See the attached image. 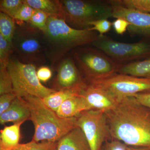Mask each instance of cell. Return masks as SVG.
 Listing matches in <instances>:
<instances>
[{
    "label": "cell",
    "instance_id": "obj_1",
    "mask_svg": "<svg viewBox=\"0 0 150 150\" xmlns=\"http://www.w3.org/2000/svg\"><path fill=\"white\" fill-rule=\"evenodd\" d=\"M105 113L112 139L130 146L150 148L149 108L130 96Z\"/></svg>",
    "mask_w": 150,
    "mask_h": 150
},
{
    "label": "cell",
    "instance_id": "obj_2",
    "mask_svg": "<svg viewBox=\"0 0 150 150\" xmlns=\"http://www.w3.org/2000/svg\"><path fill=\"white\" fill-rule=\"evenodd\" d=\"M43 33L46 59L54 64L71 50L91 44L99 35L89 28L77 29L71 27L64 19L49 16Z\"/></svg>",
    "mask_w": 150,
    "mask_h": 150
},
{
    "label": "cell",
    "instance_id": "obj_3",
    "mask_svg": "<svg viewBox=\"0 0 150 150\" xmlns=\"http://www.w3.org/2000/svg\"><path fill=\"white\" fill-rule=\"evenodd\" d=\"M29 108L30 120L34 126L32 141L36 142H58L67 133L77 127L76 118H61L48 108L43 100L28 96L22 98Z\"/></svg>",
    "mask_w": 150,
    "mask_h": 150
},
{
    "label": "cell",
    "instance_id": "obj_4",
    "mask_svg": "<svg viewBox=\"0 0 150 150\" xmlns=\"http://www.w3.org/2000/svg\"><path fill=\"white\" fill-rule=\"evenodd\" d=\"M64 19L77 29L90 28L92 22L112 17V8L108 2L83 0L60 1Z\"/></svg>",
    "mask_w": 150,
    "mask_h": 150
},
{
    "label": "cell",
    "instance_id": "obj_5",
    "mask_svg": "<svg viewBox=\"0 0 150 150\" xmlns=\"http://www.w3.org/2000/svg\"><path fill=\"white\" fill-rule=\"evenodd\" d=\"M12 40L13 51L19 61L26 64H43L46 62L43 35L28 23H17Z\"/></svg>",
    "mask_w": 150,
    "mask_h": 150
},
{
    "label": "cell",
    "instance_id": "obj_6",
    "mask_svg": "<svg viewBox=\"0 0 150 150\" xmlns=\"http://www.w3.org/2000/svg\"><path fill=\"white\" fill-rule=\"evenodd\" d=\"M7 69L12 81L13 93L17 97L32 96L43 99L57 91L40 83L34 65L24 64L11 57Z\"/></svg>",
    "mask_w": 150,
    "mask_h": 150
},
{
    "label": "cell",
    "instance_id": "obj_7",
    "mask_svg": "<svg viewBox=\"0 0 150 150\" xmlns=\"http://www.w3.org/2000/svg\"><path fill=\"white\" fill-rule=\"evenodd\" d=\"M74 61L86 81L107 77L118 72L120 65L97 48L80 47L72 51Z\"/></svg>",
    "mask_w": 150,
    "mask_h": 150
},
{
    "label": "cell",
    "instance_id": "obj_8",
    "mask_svg": "<svg viewBox=\"0 0 150 150\" xmlns=\"http://www.w3.org/2000/svg\"><path fill=\"white\" fill-rule=\"evenodd\" d=\"M77 126L85 135L91 150H101L105 142L112 139L105 112L102 110H85L76 117Z\"/></svg>",
    "mask_w": 150,
    "mask_h": 150
},
{
    "label": "cell",
    "instance_id": "obj_9",
    "mask_svg": "<svg viewBox=\"0 0 150 150\" xmlns=\"http://www.w3.org/2000/svg\"><path fill=\"white\" fill-rule=\"evenodd\" d=\"M91 45L118 63L150 56V43L146 41L133 43H121L105 35H98L97 39Z\"/></svg>",
    "mask_w": 150,
    "mask_h": 150
},
{
    "label": "cell",
    "instance_id": "obj_10",
    "mask_svg": "<svg viewBox=\"0 0 150 150\" xmlns=\"http://www.w3.org/2000/svg\"><path fill=\"white\" fill-rule=\"evenodd\" d=\"M86 82L101 87L119 100L140 93H150V80L117 73L107 77Z\"/></svg>",
    "mask_w": 150,
    "mask_h": 150
},
{
    "label": "cell",
    "instance_id": "obj_11",
    "mask_svg": "<svg viewBox=\"0 0 150 150\" xmlns=\"http://www.w3.org/2000/svg\"><path fill=\"white\" fill-rule=\"evenodd\" d=\"M112 8V17L122 18L130 23L128 28L132 35L150 36V13L128 8L119 1H108Z\"/></svg>",
    "mask_w": 150,
    "mask_h": 150
},
{
    "label": "cell",
    "instance_id": "obj_12",
    "mask_svg": "<svg viewBox=\"0 0 150 150\" xmlns=\"http://www.w3.org/2000/svg\"><path fill=\"white\" fill-rule=\"evenodd\" d=\"M80 95L91 109L102 110L105 112L115 108L119 101L112 93L94 83H86L81 91Z\"/></svg>",
    "mask_w": 150,
    "mask_h": 150
},
{
    "label": "cell",
    "instance_id": "obj_13",
    "mask_svg": "<svg viewBox=\"0 0 150 150\" xmlns=\"http://www.w3.org/2000/svg\"><path fill=\"white\" fill-rule=\"evenodd\" d=\"M56 83L59 91L66 89L83 88L86 83L73 58L67 57L60 63Z\"/></svg>",
    "mask_w": 150,
    "mask_h": 150
},
{
    "label": "cell",
    "instance_id": "obj_14",
    "mask_svg": "<svg viewBox=\"0 0 150 150\" xmlns=\"http://www.w3.org/2000/svg\"><path fill=\"white\" fill-rule=\"evenodd\" d=\"M29 108L22 98L16 97L7 110L0 115V123L4 125L8 122L13 123L24 122L30 120Z\"/></svg>",
    "mask_w": 150,
    "mask_h": 150
},
{
    "label": "cell",
    "instance_id": "obj_15",
    "mask_svg": "<svg viewBox=\"0 0 150 150\" xmlns=\"http://www.w3.org/2000/svg\"><path fill=\"white\" fill-rule=\"evenodd\" d=\"M56 150H91L82 130L76 127L58 142Z\"/></svg>",
    "mask_w": 150,
    "mask_h": 150
},
{
    "label": "cell",
    "instance_id": "obj_16",
    "mask_svg": "<svg viewBox=\"0 0 150 150\" xmlns=\"http://www.w3.org/2000/svg\"><path fill=\"white\" fill-rule=\"evenodd\" d=\"M91 110L81 95L67 99L59 107L56 112L61 118H74L85 110Z\"/></svg>",
    "mask_w": 150,
    "mask_h": 150
},
{
    "label": "cell",
    "instance_id": "obj_17",
    "mask_svg": "<svg viewBox=\"0 0 150 150\" xmlns=\"http://www.w3.org/2000/svg\"><path fill=\"white\" fill-rule=\"evenodd\" d=\"M23 122L5 126L0 131V150L13 149L19 144L20 127Z\"/></svg>",
    "mask_w": 150,
    "mask_h": 150
},
{
    "label": "cell",
    "instance_id": "obj_18",
    "mask_svg": "<svg viewBox=\"0 0 150 150\" xmlns=\"http://www.w3.org/2000/svg\"><path fill=\"white\" fill-rule=\"evenodd\" d=\"M119 74L150 80V56L140 61L120 65Z\"/></svg>",
    "mask_w": 150,
    "mask_h": 150
},
{
    "label": "cell",
    "instance_id": "obj_19",
    "mask_svg": "<svg viewBox=\"0 0 150 150\" xmlns=\"http://www.w3.org/2000/svg\"><path fill=\"white\" fill-rule=\"evenodd\" d=\"M83 88L66 89L57 91L42 100L48 108L56 112L61 105L67 99L80 95Z\"/></svg>",
    "mask_w": 150,
    "mask_h": 150
},
{
    "label": "cell",
    "instance_id": "obj_20",
    "mask_svg": "<svg viewBox=\"0 0 150 150\" xmlns=\"http://www.w3.org/2000/svg\"><path fill=\"white\" fill-rule=\"evenodd\" d=\"M35 10L48 14L50 16H56L64 19V13L60 1L56 0H23Z\"/></svg>",
    "mask_w": 150,
    "mask_h": 150
},
{
    "label": "cell",
    "instance_id": "obj_21",
    "mask_svg": "<svg viewBox=\"0 0 150 150\" xmlns=\"http://www.w3.org/2000/svg\"><path fill=\"white\" fill-rule=\"evenodd\" d=\"M16 28L14 20L5 13H0V34L8 42H12Z\"/></svg>",
    "mask_w": 150,
    "mask_h": 150
},
{
    "label": "cell",
    "instance_id": "obj_22",
    "mask_svg": "<svg viewBox=\"0 0 150 150\" xmlns=\"http://www.w3.org/2000/svg\"><path fill=\"white\" fill-rule=\"evenodd\" d=\"M12 43L0 34V69L7 68L8 66L11 54L13 52Z\"/></svg>",
    "mask_w": 150,
    "mask_h": 150
},
{
    "label": "cell",
    "instance_id": "obj_23",
    "mask_svg": "<svg viewBox=\"0 0 150 150\" xmlns=\"http://www.w3.org/2000/svg\"><path fill=\"white\" fill-rule=\"evenodd\" d=\"M58 142H36L31 141L26 144H19L17 150H56Z\"/></svg>",
    "mask_w": 150,
    "mask_h": 150
},
{
    "label": "cell",
    "instance_id": "obj_24",
    "mask_svg": "<svg viewBox=\"0 0 150 150\" xmlns=\"http://www.w3.org/2000/svg\"><path fill=\"white\" fill-rule=\"evenodd\" d=\"M23 4V1L21 0H1V12L5 13L13 19Z\"/></svg>",
    "mask_w": 150,
    "mask_h": 150
},
{
    "label": "cell",
    "instance_id": "obj_25",
    "mask_svg": "<svg viewBox=\"0 0 150 150\" xmlns=\"http://www.w3.org/2000/svg\"><path fill=\"white\" fill-rule=\"evenodd\" d=\"M13 92L12 81L7 69H0V95Z\"/></svg>",
    "mask_w": 150,
    "mask_h": 150
},
{
    "label": "cell",
    "instance_id": "obj_26",
    "mask_svg": "<svg viewBox=\"0 0 150 150\" xmlns=\"http://www.w3.org/2000/svg\"><path fill=\"white\" fill-rule=\"evenodd\" d=\"M36 11V10L23 2L21 7L14 17L13 19L16 23H28Z\"/></svg>",
    "mask_w": 150,
    "mask_h": 150
},
{
    "label": "cell",
    "instance_id": "obj_27",
    "mask_svg": "<svg viewBox=\"0 0 150 150\" xmlns=\"http://www.w3.org/2000/svg\"><path fill=\"white\" fill-rule=\"evenodd\" d=\"M121 4L128 8L134 9L150 13V0H119Z\"/></svg>",
    "mask_w": 150,
    "mask_h": 150
},
{
    "label": "cell",
    "instance_id": "obj_28",
    "mask_svg": "<svg viewBox=\"0 0 150 150\" xmlns=\"http://www.w3.org/2000/svg\"><path fill=\"white\" fill-rule=\"evenodd\" d=\"M49 16L48 14L36 10L28 23L33 27L42 30L46 27Z\"/></svg>",
    "mask_w": 150,
    "mask_h": 150
},
{
    "label": "cell",
    "instance_id": "obj_29",
    "mask_svg": "<svg viewBox=\"0 0 150 150\" xmlns=\"http://www.w3.org/2000/svg\"><path fill=\"white\" fill-rule=\"evenodd\" d=\"M90 30L93 31H98L99 36H102L110 30L112 26V22L108 19H101L92 22L89 24Z\"/></svg>",
    "mask_w": 150,
    "mask_h": 150
},
{
    "label": "cell",
    "instance_id": "obj_30",
    "mask_svg": "<svg viewBox=\"0 0 150 150\" xmlns=\"http://www.w3.org/2000/svg\"><path fill=\"white\" fill-rule=\"evenodd\" d=\"M17 97L13 93L4 94L0 96V115L8 109Z\"/></svg>",
    "mask_w": 150,
    "mask_h": 150
},
{
    "label": "cell",
    "instance_id": "obj_31",
    "mask_svg": "<svg viewBox=\"0 0 150 150\" xmlns=\"http://www.w3.org/2000/svg\"><path fill=\"white\" fill-rule=\"evenodd\" d=\"M128 146L118 140H108L103 145L101 150H126Z\"/></svg>",
    "mask_w": 150,
    "mask_h": 150
},
{
    "label": "cell",
    "instance_id": "obj_32",
    "mask_svg": "<svg viewBox=\"0 0 150 150\" xmlns=\"http://www.w3.org/2000/svg\"><path fill=\"white\" fill-rule=\"evenodd\" d=\"M130 25L129 22L122 18H116L112 22V26L115 32L120 35H122L126 32Z\"/></svg>",
    "mask_w": 150,
    "mask_h": 150
},
{
    "label": "cell",
    "instance_id": "obj_33",
    "mask_svg": "<svg viewBox=\"0 0 150 150\" xmlns=\"http://www.w3.org/2000/svg\"><path fill=\"white\" fill-rule=\"evenodd\" d=\"M37 75L39 80L43 82H46L52 77V72L50 68L48 67L42 66L38 70Z\"/></svg>",
    "mask_w": 150,
    "mask_h": 150
},
{
    "label": "cell",
    "instance_id": "obj_34",
    "mask_svg": "<svg viewBox=\"0 0 150 150\" xmlns=\"http://www.w3.org/2000/svg\"><path fill=\"white\" fill-rule=\"evenodd\" d=\"M137 101L150 108V93H140L132 96Z\"/></svg>",
    "mask_w": 150,
    "mask_h": 150
},
{
    "label": "cell",
    "instance_id": "obj_35",
    "mask_svg": "<svg viewBox=\"0 0 150 150\" xmlns=\"http://www.w3.org/2000/svg\"><path fill=\"white\" fill-rule=\"evenodd\" d=\"M126 150H150V148L141 147L128 146Z\"/></svg>",
    "mask_w": 150,
    "mask_h": 150
},
{
    "label": "cell",
    "instance_id": "obj_36",
    "mask_svg": "<svg viewBox=\"0 0 150 150\" xmlns=\"http://www.w3.org/2000/svg\"><path fill=\"white\" fill-rule=\"evenodd\" d=\"M16 148H15L14 149H12V150H17V149H16Z\"/></svg>",
    "mask_w": 150,
    "mask_h": 150
}]
</instances>
